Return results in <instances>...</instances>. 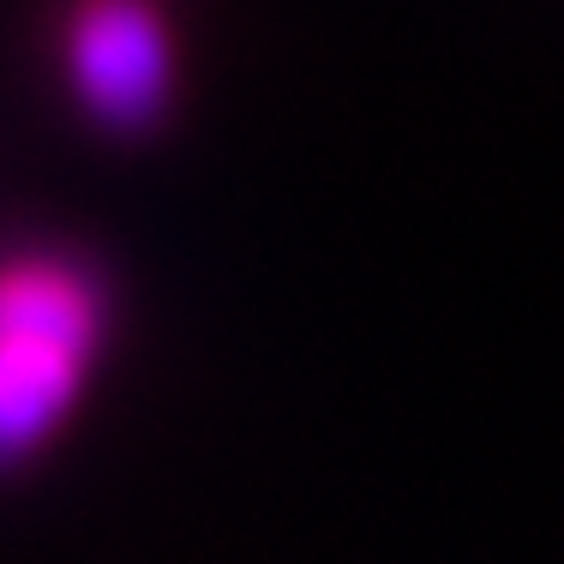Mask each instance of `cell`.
Instances as JSON below:
<instances>
[{"mask_svg":"<svg viewBox=\"0 0 564 564\" xmlns=\"http://www.w3.org/2000/svg\"><path fill=\"white\" fill-rule=\"evenodd\" d=\"M102 330L109 301L85 264L55 252L0 264V475L31 463L73 421Z\"/></svg>","mask_w":564,"mask_h":564,"instance_id":"1","label":"cell"},{"mask_svg":"<svg viewBox=\"0 0 564 564\" xmlns=\"http://www.w3.org/2000/svg\"><path fill=\"white\" fill-rule=\"evenodd\" d=\"M66 78L109 132L156 127L174 97L169 19L144 0H97L66 19Z\"/></svg>","mask_w":564,"mask_h":564,"instance_id":"2","label":"cell"}]
</instances>
